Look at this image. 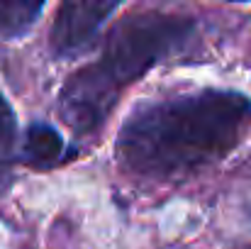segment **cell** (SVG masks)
Segmentation results:
<instances>
[{"instance_id": "6da1fadb", "label": "cell", "mask_w": 251, "mask_h": 249, "mask_svg": "<svg viewBox=\"0 0 251 249\" xmlns=\"http://www.w3.org/2000/svg\"><path fill=\"white\" fill-rule=\"evenodd\" d=\"M251 127V100L202 90L139 108L120 130L117 159L129 173L173 181L229 154Z\"/></svg>"}, {"instance_id": "7a4b0ae2", "label": "cell", "mask_w": 251, "mask_h": 249, "mask_svg": "<svg viewBox=\"0 0 251 249\" xmlns=\"http://www.w3.org/2000/svg\"><path fill=\"white\" fill-rule=\"evenodd\" d=\"M193 32L195 25L190 17L164 12H142L125 17L107 34L100 61L85 66V71L112 98H120L125 85L142 79L151 66L190 44Z\"/></svg>"}, {"instance_id": "5b68a950", "label": "cell", "mask_w": 251, "mask_h": 249, "mask_svg": "<svg viewBox=\"0 0 251 249\" xmlns=\"http://www.w3.org/2000/svg\"><path fill=\"white\" fill-rule=\"evenodd\" d=\"M44 0H0V34L20 37L39 17Z\"/></svg>"}, {"instance_id": "8992f818", "label": "cell", "mask_w": 251, "mask_h": 249, "mask_svg": "<svg viewBox=\"0 0 251 249\" xmlns=\"http://www.w3.org/2000/svg\"><path fill=\"white\" fill-rule=\"evenodd\" d=\"M15 130H17L15 112L7 105V100L0 95V157H5L12 149V144H15Z\"/></svg>"}, {"instance_id": "3957f363", "label": "cell", "mask_w": 251, "mask_h": 249, "mask_svg": "<svg viewBox=\"0 0 251 249\" xmlns=\"http://www.w3.org/2000/svg\"><path fill=\"white\" fill-rule=\"evenodd\" d=\"M117 5L120 0H61L51 27V49L59 56L85 52Z\"/></svg>"}, {"instance_id": "277c9868", "label": "cell", "mask_w": 251, "mask_h": 249, "mask_svg": "<svg viewBox=\"0 0 251 249\" xmlns=\"http://www.w3.org/2000/svg\"><path fill=\"white\" fill-rule=\"evenodd\" d=\"M64 152L61 137L49 125H32L22 142V159L34 168H49L59 162Z\"/></svg>"}]
</instances>
